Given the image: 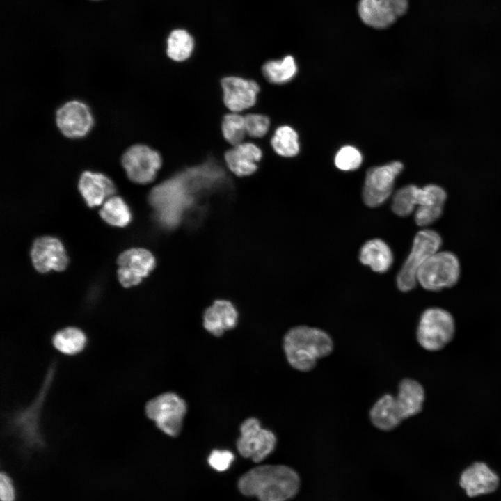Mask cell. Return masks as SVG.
<instances>
[{
	"instance_id": "obj_5",
	"label": "cell",
	"mask_w": 501,
	"mask_h": 501,
	"mask_svg": "<svg viewBox=\"0 0 501 501\" xmlns=\"http://www.w3.org/2000/svg\"><path fill=\"white\" fill-rule=\"evenodd\" d=\"M461 267L458 257L450 251H438L419 269L417 283L429 291L451 287L459 280Z\"/></svg>"
},
{
	"instance_id": "obj_31",
	"label": "cell",
	"mask_w": 501,
	"mask_h": 501,
	"mask_svg": "<svg viewBox=\"0 0 501 501\" xmlns=\"http://www.w3.org/2000/svg\"><path fill=\"white\" fill-rule=\"evenodd\" d=\"M444 206L418 207L415 212V221L419 226H427L437 221L443 212Z\"/></svg>"
},
{
	"instance_id": "obj_33",
	"label": "cell",
	"mask_w": 501,
	"mask_h": 501,
	"mask_svg": "<svg viewBox=\"0 0 501 501\" xmlns=\"http://www.w3.org/2000/svg\"><path fill=\"white\" fill-rule=\"evenodd\" d=\"M15 489L10 478L1 472L0 476V498L1 501H14Z\"/></svg>"
},
{
	"instance_id": "obj_28",
	"label": "cell",
	"mask_w": 501,
	"mask_h": 501,
	"mask_svg": "<svg viewBox=\"0 0 501 501\" xmlns=\"http://www.w3.org/2000/svg\"><path fill=\"white\" fill-rule=\"evenodd\" d=\"M415 186L413 184L406 185L399 189L394 195L392 209L397 216H407L415 209Z\"/></svg>"
},
{
	"instance_id": "obj_9",
	"label": "cell",
	"mask_w": 501,
	"mask_h": 501,
	"mask_svg": "<svg viewBox=\"0 0 501 501\" xmlns=\"http://www.w3.org/2000/svg\"><path fill=\"white\" fill-rule=\"evenodd\" d=\"M240 433L237 447L243 457L258 463L266 459L276 447L275 434L270 430L262 429L256 418L245 420L240 426Z\"/></svg>"
},
{
	"instance_id": "obj_21",
	"label": "cell",
	"mask_w": 501,
	"mask_h": 501,
	"mask_svg": "<svg viewBox=\"0 0 501 501\" xmlns=\"http://www.w3.org/2000/svg\"><path fill=\"white\" fill-rule=\"evenodd\" d=\"M361 263L377 273H385L393 262V255L388 245L380 239L367 241L359 253Z\"/></svg>"
},
{
	"instance_id": "obj_1",
	"label": "cell",
	"mask_w": 501,
	"mask_h": 501,
	"mask_svg": "<svg viewBox=\"0 0 501 501\" xmlns=\"http://www.w3.org/2000/svg\"><path fill=\"white\" fill-rule=\"evenodd\" d=\"M298 473L284 465H264L243 475L238 482L241 493L260 501H288L299 491Z\"/></svg>"
},
{
	"instance_id": "obj_11",
	"label": "cell",
	"mask_w": 501,
	"mask_h": 501,
	"mask_svg": "<svg viewBox=\"0 0 501 501\" xmlns=\"http://www.w3.org/2000/svg\"><path fill=\"white\" fill-rule=\"evenodd\" d=\"M122 164L130 180L137 184H148L154 180L161 166V157L157 151L138 144L125 152Z\"/></svg>"
},
{
	"instance_id": "obj_27",
	"label": "cell",
	"mask_w": 501,
	"mask_h": 501,
	"mask_svg": "<svg viewBox=\"0 0 501 501\" xmlns=\"http://www.w3.org/2000/svg\"><path fill=\"white\" fill-rule=\"evenodd\" d=\"M222 132L224 138L232 145L243 143L246 134L244 116L238 113L226 114L222 121Z\"/></svg>"
},
{
	"instance_id": "obj_20",
	"label": "cell",
	"mask_w": 501,
	"mask_h": 501,
	"mask_svg": "<svg viewBox=\"0 0 501 501\" xmlns=\"http://www.w3.org/2000/svg\"><path fill=\"white\" fill-rule=\"evenodd\" d=\"M358 13L366 24L374 28H386L400 16L390 0H360Z\"/></svg>"
},
{
	"instance_id": "obj_32",
	"label": "cell",
	"mask_w": 501,
	"mask_h": 501,
	"mask_svg": "<svg viewBox=\"0 0 501 501\" xmlns=\"http://www.w3.org/2000/svg\"><path fill=\"white\" fill-rule=\"evenodd\" d=\"M234 459V454L229 450H213L208 458L210 466L217 471L226 470Z\"/></svg>"
},
{
	"instance_id": "obj_12",
	"label": "cell",
	"mask_w": 501,
	"mask_h": 501,
	"mask_svg": "<svg viewBox=\"0 0 501 501\" xmlns=\"http://www.w3.org/2000/svg\"><path fill=\"white\" fill-rule=\"evenodd\" d=\"M119 266L118 278L125 287L139 284L155 267V258L148 250L141 248L128 249L117 259Z\"/></svg>"
},
{
	"instance_id": "obj_4",
	"label": "cell",
	"mask_w": 501,
	"mask_h": 501,
	"mask_svg": "<svg viewBox=\"0 0 501 501\" xmlns=\"http://www.w3.org/2000/svg\"><path fill=\"white\" fill-rule=\"evenodd\" d=\"M442 245L440 235L433 230L424 229L414 237L412 248L397 276V285L401 292L413 289L417 284V273L421 266Z\"/></svg>"
},
{
	"instance_id": "obj_19",
	"label": "cell",
	"mask_w": 501,
	"mask_h": 501,
	"mask_svg": "<svg viewBox=\"0 0 501 501\" xmlns=\"http://www.w3.org/2000/svg\"><path fill=\"white\" fill-rule=\"evenodd\" d=\"M237 321V309L231 302L225 300L216 301L206 309L203 315L205 328L216 337L234 328Z\"/></svg>"
},
{
	"instance_id": "obj_14",
	"label": "cell",
	"mask_w": 501,
	"mask_h": 501,
	"mask_svg": "<svg viewBox=\"0 0 501 501\" xmlns=\"http://www.w3.org/2000/svg\"><path fill=\"white\" fill-rule=\"evenodd\" d=\"M31 257L35 269L42 273L51 270L63 271L68 262L62 243L49 236L39 237L34 241Z\"/></svg>"
},
{
	"instance_id": "obj_29",
	"label": "cell",
	"mask_w": 501,
	"mask_h": 501,
	"mask_svg": "<svg viewBox=\"0 0 501 501\" xmlns=\"http://www.w3.org/2000/svg\"><path fill=\"white\" fill-rule=\"evenodd\" d=\"M363 161L361 152L355 147L346 145L340 148L335 157V164L344 171L354 170L360 167Z\"/></svg>"
},
{
	"instance_id": "obj_17",
	"label": "cell",
	"mask_w": 501,
	"mask_h": 501,
	"mask_svg": "<svg viewBox=\"0 0 501 501\" xmlns=\"http://www.w3.org/2000/svg\"><path fill=\"white\" fill-rule=\"evenodd\" d=\"M79 191L88 206L101 205L113 196L116 187L111 180L100 173L84 172L79 181Z\"/></svg>"
},
{
	"instance_id": "obj_3",
	"label": "cell",
	"mask_w": 501,
	"mask_h": 501,
	"mask_svg": "<svg viewBox=\"0 0 501 501\" xmlns=\"http://www.w3.org/2000/svg\"><path fill=\"white\" fill-rule=\"evenodd\" d=\"M283 348L294 369L308 372L315 367L319 359L333 351V342L331 336L320 328L298 326L285 335Z\"/></svg>"
},
{
	"instance_id": "obj_15",
	"label": "cell",
	"mask_w": 501,
	"mask_h": 501,
	"mask_svg": "<svg viewBox=\"0 0 501 501\" xmlns=\"http://www.w3.org/2000/svg\"><path fill=\"white\" fill-rule=\"evenodd\" d=\"M221 84L224 104L232 112L239 113L255 104L260 91L255 81L232 76L223 78Z\"/></svg>"
},
{
	"instance_id": "obj_7",
	"label": "cell",
	"mask_w": 501,
	"mask_h": 501,
	"mask_svg": "<svg viewBox=\"0 0 501 501\" xmlns=\"http://www.w3.org/2000/svg\"><path fill=\"white\" fill-rule=\"evenodd\" d=\"M147 417L166 434L177 436L186 413L184 399L173 392H165L149 400L145 406Z\"/></svg>"
},
{
	"instance_id": "obj_30",
	"label": "cell",
	"mask_w": 501,
	"mask_h": 501,
	"mask_svg": "<svg viewBox=\"0 0 501 501\" xmlns=\"http://www.w3.org/2000/svg\"><path fill=\"white\" fill-rule=\"evenodd\" d=\"M246 134L252 137L260 138L269 130L270 121L267 116L250 113L244 116Z\"/></svg>"
},
{
	"instance_id": "obj_16",
	"label": "cell",
	"mask_w": 501,
	"mask_h": 501,
	"mask_svg": "<svg viewBox=\"0 0 501 501\" xmlns=\"http://www.w3.org/2000/svg\"><path fill=\"white\" fill-rule=\"evenodd\" d=\"M498 477L485 463H475L466 468L460 485L470 497L493 492L498 485Z\"/></svg>"
},
{
	"instance_id": "obj_10",
	"label": "cell",
	"mask_w": 501,
	"mask_h": 501,
	"mask_svg": "<svg viewBox=\"0 0 501 501\" xmlns=\"http://www.w3.org/2000/svg\"><path fill=\"white\" fill-rule=\"evenodd\" d=\"M403 168L400 161L370 168L366 173L363 190L365 205L370 207L382 205L391 195L395 179Z\"/></svg>"
},
{
	"instance_id": "obj_24",
	"label": "cell",
	"mask_w": 501,
	"mask_h": 501,
	"mask_svg": "<svg viewBox=\"0 0 501 501\" xmlns=\"http://www.w3.org/2000/svg\"><path fill=\"white\" fill-rule=\"evenodd\" d=\"M100 215L106 223L117 227L127 225L132 219L128 205L121 197L116 196L110 197L104 202Z\"/></svg>"
},
{
	"instance_id": "obj_18",
	"label": "cell",
	"mask_w": 501,
	"mask_h": 501,
	"mask_svg": "<svg viewBox=\"0 0 501 501\" xmlns=\"http://www.w3.org/2000/svg\"><path fill=\"white\" fill-rule=\"evenodd\" d=\"M262 156L261 149L252 143H241L228 150L225 161L228 168L239 177L253 174Z\"/></svg>"
},
{
	"instance_id": "obj_26",
	"label": "cell",
	"mask_w": 501,
	"mask_h": 501,
	"mask_svg": "<svg viewBox=\"0 0 501 501\" xmlns=\"http://www.w3.org/2000/svg\"><path fill=\"white\" fill-rule=\"evenodd\" d=\"M193 45V40L188 32L175 30L168 38L167 54L173 61H183L191 56Z\"/></svg>"
},
{
	"instance_id": "obj_6",
	"label": "cell",
	"mask_w": 501,
	"mask_h": 501,
	"mask_svg": "<svg viewBox=\"0 0 501 501\" xmlns=\"http://www.w3.org/2000/svg\"><path fill=\"white\" fill-rule=\"evenodd\" d=\"M455 333L452 315L440 308H429L420 319L417 340L420 345L428 351H438L449 343Z\"/></svg>"
},
{
	"instance_id": "obj_13",
	"label": "cell",
	"mask_w": 501,
	"mask_h": 501,
	"mask_svg": "<svg viewBox=\"0 0 501 501\" xmlns=\"http://www.w3.org/2000/svg\"><path fill=\"white\" fill-rule=\"evenodd\" d=\"M56 120L62 134L70 138L85 136L94 123L89 107L78 100L69 101L61 106L56 112Z\"/></svg>"
},
{
	"instance_id": "obj_8",
	"label": "cell",
	"mask_w": 501,
	"mask_h": 501,
	"mask_svg": "<svg viewBox=\"0 0 501 501\" xmlns=\"http://www.w3.org/2000/svg\"><path fill=\"white\" fill-rule=\"evenodd\" d=\"M52 363L47 372L44 383L34 401L29 406L16 411L10 419V427L29 446L42 444L40 431V419L42 404L55 373Z\"/></svg>"
},
{
	"instance_id": "obj_23",
	"label": "cell",
	"mask_w": 501,
	"mask_h": 501,
	"mask_svg": "<svg viewBox=\"0 0 501 501\" xmlns=\"http://www.w3.org/2000/svg\"><path fill=\"white\" fill-rule=\"evenodd\" d=\"M297 65L292 56L281 60L267 62L262 67L264 77L271 83L282 84L289 82L296 75Z\"/></svg>"
},
{
	"instance_id": "obj_2",
	"label": "cell",
	"mask_w": 501,
	"mask_h": 501,
	"mask_svg": "<svg viewBox=\"0 0 501 501\" xmlns=\"http://www.w3.org/2000/svg\"><path fill=\"white\" fill-rule=\"evenodd\" d=\"M424 401L422 385L414 379H404L395 397L385 394L374 403L369 411V419L377 429L389 431L404 420L421 412Z\"/></svg>"
},
{
	"instance_id": "obj_25",
	"label": "cell",
	"mask_w": 501,
	"mask_h": 501,
	"mask_svg": "<svg viewBox=\"0 0 501 501\" xmlns=\"http://www.w3.org/2000/svg\"><path fill=\"white\" fill-rule=\"evenodd\" d=\"M271 143L274 151L285 157H294L300 150L296 132L287 125L280 126L276 129Z\"/></svg>"
},
{
	"instance_id": "obj_22",
	"label": "cell",
	"mask_w": 501,
	"mask_h": 501,
	"mask_svg": "<svg viewBox=\"0 0 501 501\" xmlns=\"http://www.w3.org/2000/svg\"><path fill=\"white\" fill-rule=\"evenodd\" d=\"M54 347L64 355L74 356L84 350L88 343L85 333L77 327H66L58 331L52 337Z\"/></svg>"
}]
</instances>
